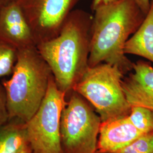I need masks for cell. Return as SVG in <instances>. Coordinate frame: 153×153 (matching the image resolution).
I'll return each instance as SVG.
<instances>
[{"mask_svg": "<svg viewBox=\"0 0 153 153\" xmlns=\"http://www.w3.org/2000/svg\"><path fill=\"white\" fill-rule=\"evenodd\" d=\"M93 11L88 66L107 63L117 66L124 75L127 74L132 71L133 62L126 56L124 46L146 15L134 0L102 3Z\"/></svg>", "mask_w": 153, "mask_h": 153, "instance_id": "cell-1", "label": "cell"}, {"mask_svg": "<svg viewBox=\"0 0 153 153\" xmlns=\"http://www.w3.org/2000/svg\"><path fill=\"white\" fill-rule=\"evenodd\" d=\"M93 18L85 10H73L56 37L36 45L66 97L88 68Z\"/></svg>", "mask_w": 153, "mask_h": 153, "instance_id": "cell-2", "label": "cell"}, {"mask_svg": "<svg viewBox=\"0 0 153 153\" xmlns=\"http://www.w3.org/2000/svg\"><path fill=\"white\" fill-rule=\"evenodd\" d=\"M52 74L36 47L19 49L11 78L2 81L9 120L26 123L35 114Z\"/></svg>", "mask_w": 153, "mask_h": 153, "instance_id": "cell-3", "label": "cell"}, {"mask_svg": "<svg viewBox=\"0 0 153 153\" xmlns=\"http://www.w3.org/2000/svg\"><path fill=\"white\" fill-rule=\"evenodd\" d=\"M124 76L117 66L109 64L88 66L73 91L91 104L102 121L124 117L131 108L122 86Z\"/></svg>", "mask_w": 153, "mask_h": 153, "instance_id": "cell-4", "label": "cell"}, {"mask_svg": "<svg viewBox=\"0 0 153 153\" xmlns=\"http://www.w3.org/2000/svg\"><path fill=\"white\" fill-rule=\"evenodd\" d=\"M101 123L91 104L79 94L73 91L61 117L63 153H98Z\"/></svg>", "mask_w": 153, "mask_h": 153, "instance_id": "cell-5", "label": "cell"}, {"mask_svg": "<svg viewBox=\"0 0 153 153\" xmlns=\"http://www.w3.org/2000/svg\"><path fill=\"white\" fill-rule=\"evenodd\" d=\"M65 94L57 86L53 74L37 112L26 123L28 142L34 153H63L61 117L65 107Z\"/></svg>", "mask_w": 153, "mask_h": 153, "instance_id": "cell-6", "label": "cell"}, {"mask_svg": "<svg viewBox=\"0 0 153 153\" xmlns=\"http://www.w3.org/2000/svg\"><path fill=\"white\" fill-rule=\"evenodd\" d=\"M79 0H16L36 45L55 38Z\"/></svg>", "mask_w": 153, "mask_h": 153, "instance_id": "cell-7", "label": "cell"}, {"mask_svg": "<svg viewBox=\"0 0 153 153\" xmlns=\"http://www.w3.org/2000/svg\"><path fill=\"white\" fill-rule=\"evenodd\" d=\"M0 40L17 50L36 47L31 28L16 0L6 1L1 9Z\"/></svg>", "mask_w": 153, "mask_h": 153, "instance_id": "cell-8", "label": "cell"}, {"mask_svg": "<svg viewBox=\"0 0 153 153\" xmlns=\"http://www.w3.org/2000/svg\"><path fill=\"white\" fill-rule=\"evenodd\" d=\"M122 86L131 107H142L153 111V67L150 62H133V69L124 76Z\"/></svg>", "mask_w": 153, "mask_h": 153, "instance_id": "cell-9", "label": "cell"}, {"mask_svg": "<svg viewBox=\"0 0 153 153\" xmlns=\"http://www.w3.org/2000/svg\"><path fill=\"white\" fill-rule=\"evenodd\" d=\"M143 134L133 125L128 116L102 121L98 153H114Z\"/></svg>", "mask_w": 153, "mask_h": 153, "instance_id": "cell-10", "label": "cell"}, {"mask_svg": "<svg viewBox=\"0 0 153 153\" xmlns=\"http://www.w3.org/2000/svg\"><path fill=\"white\" fill-rule=\"evenodd\" d=\"M124 51L126 55L139 56L153 62V0L142 24L126 42Z\"/></svg>", "mask_w": 153, "mask_h": 153, "instance_id": "cell-11", "label": "cell"}, {"mask_svg": "<svg viewBox=\"0 0 153 153\" xmlns=\"http://www.w3.org/2000/svg\"><path fill=\"white\" fill-rule=\"evenodd\" d=\"M28 145L25 123L20 121L0 128V153H21Z\"/></svg>", "mask_w": 153, "mask_h": 153, "instance_id": "cell-12", "label": "cell"}, {"mask_svg": "<svg viewBox=\"0 0 153 153\" xmlns=\"http://www.w3.org/2000/svg\"><path fill=\"white\" fill-rule=\"evenodd\" d=\"M128 117L133 125L142 134L153 131V111L150 109L142 107H131Z\"/></svg>", "mask_w": 153, "mask_h": 153, "instance_id": "cell-13", "label": "cell"}, {"mask_svg": "<svg viewBox=\"0 0 153 153\" xmlns=\"http://www.w3.org/2000/svg\"><path fill=\"white\" fill-rule=\"evenodd\" d=\"M17 52L16 48L0 40V78L12 74Z\"/></svg>", "mask_w": 153, "mask_h": 153, "instance_id": "cell-14", "label": "cell"}, {"mask_svg": "<svg viewBox=\"0 0 153 153\" xmlns=\"http://www.w3.org/2000/svg\"><path fill=\"white\" fill-rule=\"evenodd\" d=\"M114 153H153V131L143 134Z\"/></svg>", "mask_w": 153, "mask_h": 153, "instance_id": "cell-15", "label": "cell"}, {"mask_svg": "<svg viewBox=\"0 0 153 153\" xmlns=\"http://www.w3.org/2000/svg\"><path fill=\"white\" fill-rule=\"evenodd\" d=\"M9 120L7 108L5 90L2 84L0 83V128Z\"/></svg>", "mask_w": 153, "mask_h": 153, "instance_id": "cell-16", "label": "cell"}, {"mask_svg": "<svg viewBox=\"0 0 153 153\" xmlns=\"http://www.w3.org/2000/svg\"><path fill=\"white\" fill-rule=\"evenodd\" d=\"M142 12L146 15L150 7V0H134Z\"/></svg>", "mask_w": 153, "mask_h": 153, "instance_id": "cell-17", "label": "cell"}, {"mask_svg": "<svg viewBox=\"0 0 153 153\" xmlns=\"http://www.w3.org/2000/svg\"><path fill=\"white\" fill-rule=\"evenodd\" d=\"M119 0H93L92 4L91 5V9L93 10L97 6L99 5L100 4L104 3V4H108V3H112L118 1Z\"/></svg>", "mask_w": 153, "mask_h": 153, "instance_id": "cell-18", "label": "cell"}, {"mask_svg": "<svg viewBox=\"0 0 153 153\" xmlns=\"http://www.w3.org/2000/svg\"><path fill=\"white\" fill-rule=\"evenodd\" d=\"M21 153H34L33 152V150L31 149V148L30 147L29 145H28L26 148H25Z\"/></svg>", "mask_w": 153, "mask_h": 153, "instance_id": "cell-19", "label": "cell"}, {"mask_svg": "<svg viewBox=\"0 0 153 153\" xmlns=\"http://www.w3.org/2000/svg\"><path fill=\"white\" fill-rule=\"evenodd\" d=\"M5 0H0V11H1V9L2 7V6L4 5V4L5 3Z\"/></svg>", "mask_w": 153, "mask_h": 153, "instance_id": "cell-20", "label": "cell"}, {"mask_svg": "<svg viewBox=\"0 0 153 153\" xmlns=\"http://www.w3.org/2000/svg\"><path fill=\"white\" fill-rule=\"evenodd\" d=\"M6 1H9V0H5Z\"/></svg>", "mask_w": 153, "mask_h": 153, "instance_id": "cell-21", "label": "cell"}]
</instances>
